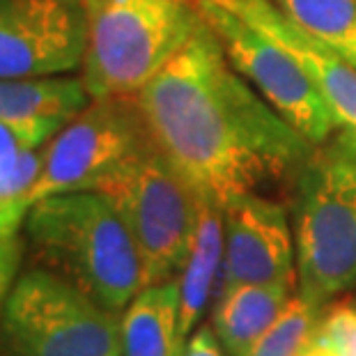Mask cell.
<instances>
[{"label":"cell","mask_w":356,"mask_h":356,"mask_svg":"<svg viewBox=\"0 0 356 356\" xmlns=\"http://www.w3.org/2000/svg\"><path fill=\"white\" fill-rule=\"evenodd\" d=\"M278 280H297V251L287 211L257 191L241 193L223 207L218 292Z\"/></svg>","instance_id":"cell-10"},{"label":"cell","mask_w":356,"mask_h":356,"mask_svg":"<svg viewBox=\"0 0 356 356\" xmlns=\"http://www.w3.org/2000/svg\"><path fill=\"white\" fill-rule=\"evenodd\" d=\"M28 251L44 267L120 315L143 287L140 255L122 216L102 191L37 200L24 221Z\"/></svg>","instance_id":"cell-2"},{"label":"cell","mask_w":356,"mask_h":356,"mask_svg":"<svg viewBox=\"0 0 356 356\" xmlns=\"http://www.w3.org/2000/svg\"><path fill=\"white\" fill-rule=\"evenodd\" d=\"M149 143L136 97L92 99L47 143L30 207L53 193L99 191Z\"/></svg>","instance_id":"cell-8"},{"label":"cell","mask_w":356,"mask_h":356,"mask_svg":"<svg viewBox=\"0 0 356 356\" xmlns=\"http://www.w3.org/2000/svg\"><path fill=\"white\" fill-rule=\"evenodd\" d=\"M0 356H122L120 315L35 264L0 315Z\"/></svg>","instance_id":"cell-6"},{"label":"cell","mask_w":356,"mask_h":356,"mask_svg":"<svg viewBox=\"0 0 356 356\" xmlns=\"http://www.w3.org/2000/svg\"><path fill=\"white\" fill-rule=\"evenodd\" d=\"M274 5L356 70V0H274Z\"/></svg>","instance_id":"cell-16"},{"label":"cell","mask_w":356,"mask_h":356,"mask_svg":"<svg viewBox=\"0 0 356 356\" xmlns=\"http://www.w3.org/2000/svg\"><path fill=\"white\" fill-rule=\"evenodd\" d=\"M184 356H225V347L218 340L211 324H200L186 340Z\"/></svg>","instance_id":"cell-20"},{"label":"cell","mask_w":356,"mask_h":356,"mask_svg":"<svg viewBox=\"0 0 356 356\" xmlns=\"http://www.w3.org/2000/svg\"><path fill=\"white\" fill-rule=\"evenodd\" d=\"M136 104L154 147L200 198L221 207L294 177L317 149L234 70L207 21Z\"/></svg>","instance_id":"cell-1"},{"label":"cell","mask_w":356,"mask_h":356,"mask_svg":"<svg viewBox=\"0 0 356 356\" xmlns=\"http://www.w3.org/2000/svg\"><path fill=\"white\" fill-rule=\"evenodd\" d=\"M223 264V207L200 198L198 228L179 271V329L188 336L200 327L211 299H216Z\"/></svg>","instance_id":"cell-14"},{"label":"cell","mask_w":356,"mask_h":356,"mask_svg":"<svg viewBox=\"0 0 356 356\" xmlns=\"http://www.w3.org/2000/svg\"><path fill=\"white\" fill-rule=\"evenodd\" d=\"M21 257H24V241L19 232H0V315L21 274Z\"/></svg>","instance_id":"cell-19"},{"label":"cell","mask_w":356,"mask_h":356,"mask_svg":"<svg viewBox=\"0 0 356 356\" xmlns=\"http://www.w3.org/2000/svg\"><path fill=\"white\" fill-rule=\"evenodd\" d=\"M193 3L221 40L232 67L260 92L262 99L315 147L327 145L336 136V120L306 67L285 47L218 0Z\"/></svg>","instance_id":"cell-7"},{"label":"cell","mask_w":356,"mask_h":356,"mask_svg":"<svg viewBox=\"0 0 356 356\" xmlns=\"http://www.w3.org/2000/svg\"><path fill=\"white\" fill-rule=\"evenodd\" d=\"M297 356H345V354L338 350L336 343H333L327 333H324L320 322H317L313 336L308 338V343L301 347V352Z\"/></svg>","instance_id":"cell-21"},{"label":"cell","mask_w":356,"mask_h":356,"mask_svg":"<svg viewBox=\"0 0 356 356\" xmlns=\"http://www.w3.org/2000/svg\"><path fill=\"white\" fill-rule=\"evenodd\" d=\"M297 292L324 308L356 290V152L336 136L294 175Z\"/></svg>","instance_id":"cell-3"},{"label":"cell","mask_w":356,"mask_h":356,"mask_svg":"<svg viewBox=\"0 0 356 356\" xmlns=\"http://www.w3.org/2000/svg\"><path fill=\"white\" fill-rule=\"evenodd\" d=\"M320 327L345 356H356V304L354 299L331 301L322 308Z\"/></svg>","instance_id":"cell-18"},{"label":"cell","mask_w":356,"mask_h":356,"mask_svg":"<svg viewBox=\"0 0 356 356\" xmlns=\"http://www.w3.org/2000/svg\"><path fill=\"white\" fill-rule=\"evenodd\" d=\"M99 191L138 248L143 287L177 278L198 228L200 195L154 143L129 159Z\"/></svg>","instance_id":"cell-5"},{"label":"cell","mask_w":356,"mask_h":356,"mask_svg":"<svg viewBox=\"0 0 356 356\" xmlns=\"http://www.w3.org/2000/svg\"><path fill=\"white\" fill-rule=\"evenodd\" d=\"M297 280L237 285L216 294L211 327L230 356H244L290 304Z\"/></svg>","instance_id":"cell-12"},{"label":"cell","mask_w":356,"mask_h":356,"mask_svg":"<svg viewBox=\"0 0 356 356\" xmlns=\"http://www.w3.org/2000/svg\"><path fill=\"white\" fill-rule=\"evenodd\" d=\"M354 304H356V294H354Z\"/></svg>","instance_id":"cell-22"},{"label":"cell","mask_w":356,"mask_h":356,"mask_svg":"<svg viewBox=\"0 0 356 356\" xmlns=\"http://www.w3.org/2000/svg\"><path fill=\"white\" fill-rule=\"evenodd\" d=\"M86 47L88 0H0V79L72 74Z\"/></svg>","instance_id":"cell-9"},{"label":"cell","mask_w":356,"mask_h":356,"mask_svg":"<svg viewBox=\"0 0 356 356\" xmlns=\"http://www.w3.org/2000/svg\"><path fill=\"white\" fill-rule=\"evenodd\" d=\"M92 102L86 83L72 74L0 79V118L67 124Z\"/></svg>","instance_id":"cell-15"},{"label":"cell","mask_w":356,"mask_h":356,"mask_svg":"<svg viewBox=\"0 0 356 356\" xmlns=\"http://www.w3.org/2000/svg\"><path fill=\"white\" fill-rule=\"evenodd\" d=\"M285 47L306 67L336 120V138L356 152V70L306 30L292 24L274 0H218Z\"/></svg>","instance_id":"cell-11"},{"label":"cell","mask_w":356,"mask_h":356,"mask_svg":"<svg viewBox=\"0 0 356 356\" xmlns=\"http://www.w3.org/2000/svg\"><path fill=\"white\" fill-rule=\"evenodd\" d=\"M122 356H184L179 329V280L145 285L120 313Z\"/></svg>","instance_id":"cell-13"},{"label":"cell","mask_w":356,"mask_h":356,"mask_svg":"<svg viewBox=\"0 0 356 356\" xmlns=\"http://www.w3.org/2000/svg\"><path fill=\"white\" fill-rule=\"evenodd\" d=\"M322 308L310 306L297 292L276 322L257 338L244 356H297L320 322Z\"/></svg>","instance_id":"cell-17"},{"label":"cell","mask_w":356,"mask_h":356,"mask_svg":"<svg viewBox=\"0 0 356 356\" xmlns=\"http://www.w3.org/2000/svg\"><path fill=\"white\" fill-rule=\"evenodd\" d=\"M202 24L193 0H88L81 79L90 97H136Z\"/></svg>","instance_id":"cell-4"}]
</instances>
